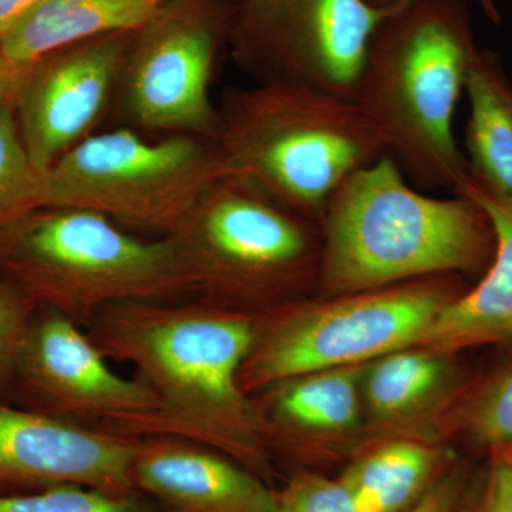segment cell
<instances>
[{
  "label": "cell",
  "mask_w": 512,
  "mask_h": 512,
  "mask_svg": "<svg viewBox=\"0 0 512 512\" xmlns=\"http://www.w3.org/2000/svg\"><path fill=\"white\" fill-rule=\"evenodd\" d=\"M481 491H483V483L477 485L474 491L473 498H471L470 507L467 512H481Z\"/></svg>",
  "instance_id": "obj_31"
},
{
  "label": "cell",
  "mask_w": 512,
  "mask_h": 512,
  "mask_svg": "<svg viewBox=\"0 0 512 512\" xmlns=\"http://www.w3.org/2000/svg\"><path fill=\"white\" fill-rule=\"evenodd\" d=\"M468 437L497 458L512 454V365L491 380L468 406Z\"/></svg>",
  "instance_id": "obj_23"
},
{
  "label": "cell",
  "mask_w": 512,
  "mask_h": 512,
  "mask_svg": "<svg viewBox=\"0 0 512 512\" xmlns=\"http://www.w3.org/2000/svg\"><path fill=\"white\" fill-rule=\"evenodd\" d=\"M458 295L456 275H439L319 301L302 299L265 313L242 365V389L254 396L291 377L367 365L416 348Z\"/></svg>",
  "instance_id": "obj_7"
},
{
  "label": "cell",
  "mask_w": 512,
  "mask_h": 512,
  "mask_svg": "<svg viewBox=\"0 0 512 512\" xmlns=\"http://www.w3.org/2000/svg\"><path fill=\"white\" fill-rule=\"evenodd\" d=\"M276 512H359V508L340 477L301 468L276 491Z\"/></svg>",
  "instance_id": "obj_24"
},
{
  "label": "cell",
  "mask_w": 512,
  "mask_h": 512,
  "mask_svg": "<svg viewBox=\"0 0 512 512\" xmlns=\"http://www.w3.org/2000/svg\"><path fill=\"white\" fill-rule=\"evenodd\" d=\"M447 356L409 348L367 363L362 377L365 423L393 429L443 402L458 379Z\"/></svg>",
  "instance_id": "obj_19"
},
{
  "label": "cell",
  "mask_w": 512,
  "mask_h": 512,
  "mask_svg": "<svg viewBox=\"0 0 512 512\" xmlns=\"http://www.w3.org/2000/svg\"><path fill=\"white\" fill-rule=\"evenodd\" d=\"M366 365L291 377L254 394L272 454L296 463L333 461L352 451L365 426L362 377Z\"/></svg>",
  "instance_id": "obj_14"
},
{
  "label": "cell",
  "mask_w": 512,
  "mask_h": 512,
  "mask_svg": "<svg viewBox=\"0 0 512 512\" xmlns=\"http://www.w3.org/2000/svg\"><path fill=\"white\" fill-rule=\"evenodd\" d=\"M258 318L198 299L121 302L97 313L86 326L90 338L110 360L130 363L156 399L153 412L117 434L197 441L272 485L275 457L239 379Z\"/></svg>",
  "instance_id": "obj_1"
},
{
  "label": "cell",
  "mask_w": 512,
  "mask_h": 512,
  "mask_svg": "<svg viewBox=\"0 0 512 512\" xmlns=\"http://www.w3.org/2000/svg\"><path fill=\"white\" fill-rule=\"evenodd\" d=\"M39 305L18 286L0 278V390L12 386L16 363Z\"/></svg>",
  "instance_id": "obj_25"
},
{
  "label": "cell",
  "mask_w": 512,
  "mask_h": 512,
  "mask_svg": "<svg viewBox=\"0 0 512 512\" xmlns=\"http://www.w3.org/2000/svg\"><path fill=\"white\" fill-rule=\"evenodd\" d=\"M157 9L154 0H42L0 37V49L13 67L28 70L67 47L136 32Z\"/></svg>",
  "instance_id": "obj_17"
},
{
  "label": "cell",
  "mask_w": 512,
  "mask_h": 512,
  "mask_svg": "<svg viewBox=\"0 0 512 512\" xmlns=\"http://www.w3.org/2000/svg\"><path fill=\"white\" fill-rule=\"evenodd\" d=\"M478 50L468 0H399L370 39L355 103L419 188L470 184L453 120Z\"/></svg>",
  "instance_id": "obj_2"
},
{
  "label": "cell",
  "mask_w": 512,
  "mask_h": 512,
  "mask_svg": "<svg viewBox=\"0 0 512 512\" xmlns=\"http://www.w3.org/2000/svg\"><path fill=\"white\" fill-rule=\"evenodd\" d=\"M43 174L20 136L15 103L0 109V228L42 208Z\"/></svg>",
  "instance_id": "obj_21"
},
{
  "label": "cell",
  "mask_w": 512,
  "mask_h": 512,
  "mask_svg": "<svg viewBox=\"0 0 512 512\" xmlns=\"http://www.w3.org/2000/svg\"><path fill=\"white\" fill-rule=\"evenodd\" d=\"M228 174L210 138L171 134L148 140L119 127L87 137L43 174L42 207L82 208L167 237Z\"/></svg>",
  "instance_id": "obj_8"
},
{
  "label": "cell",
  "mask_w": 512,
  "mask_h": 512,
  "mask_svg": "<svg viewBox=\"0 0 512 512\" xmlns=\"http://www.w3.org/2000/svg\"><path fill=\"white\" fill-rule=\"evenodd\" d=\"M167 237L208 305L261 316L318 288L322 224L239 175L215 181Z\"/></svg>",
  "instance_id": "obj_5"
},
{
  "label": "cell",
  "mask_w": 512,
  "mask_h": 512,
  "mask_svg": "<svg viewBox=\"0 0 512 512\" xmlns=\"http://www.w3.org/2000/svg\"><path fill=\"white\" fill-rule=\"evenodd\" d=\"M495 235L471 198L414 190L390 154L360 168L332 195L322 218L320 299L375 291L490 266Z\"/></svg>",
  "instance_id": "obj_3"
},
{
  "label": "cell",
  "mask_w": 512,
  "mask_h": 512,
  "mask_svg": "<svg viewBox=\"0 0 512 512\" xmlns=\"http://www.w3.org/2000/svg\"><path fill=\"white\" fill-rule=\"evenodd\" d=\"M501 460L507 461V464H508V466H510V470L512 473V454H510V456H508V457L501 458Z\"/></svg>",
  "instance_id": "obj_32"
},
{
  "label": "cell",
  "mask_w": 512,
  "mask_h": 512,
  "mask_svg": "<svg viewBox=\"0 0 512 512\" xmlns=\"http://www.w3.org/2000/svg\"><path fill=\"white\" fill-rule=\"evenodd\" d=\"M394 5L235 0L229 49L256 83L311 87L355 101L370 39Z\"/></svg>",
  "instance_id": "obj_10"
},
{
  "label": "cell",
  "mask_w": 512,
  "mask_h": 512,
  "mask_svg": "<svg viewBox=\"0 0 512 512\" xmlns=\"http://www.w3.org/2000/svg\"><path fill=\"white\" fill-rule=\"evenodd\" d=\"M235 0H171L134 32L117 90L127 127L215 141L212 76L231 42Z\"/></svg>",
  "instance_id": "obj_9"
},
{
  "label": "cell",
  "mask_w": 512,
  "mask_h": 512,
  "mask_svg": "<svg viewBox=\"0 0 512 512\" xmlns=\"http://www.w3.org/2000/svg\"><path fill=\"white\" fill-rule=\"evenodd\" d=\"M134 490L163 512H276V490L234 458L183 437H137Z\"/></svg>",
  "instance_id": "obj_15"
},
{
  "label": "cell",
  "mask_w": 512,
  "mask_h": 512,
  "mask_svg": "<svg viewBox=\"0 0 512 512\" xmlns=\"http://www.w3.org/2000/svg\"><path fill=\"white\" fill-rule=\"evenodd\" d=\"M0 512H163L146 495L60 485L39 493L0 497Z\"/></svg>",
  "instance_id": "obj_22"
},
{
  "label": "cell",
  "mask_w": 512,
  "mask_h": 512,
  "mask_svg": "<svg viewBox=\"0 0 512 512\" xmlns=\"http://www.w3.org/2000/svg\"><path fill=\"white\" fill-rule=\"evenodd\" d=\"M367 2H369L370 5L376 6V8H389V6L394 5V3L399 2V0H367ZM476 2L480 3L481 8H483L488 18L495 23L500 22V13H498L494 0H476Z\"/></svg>",
  "instance_id": "obj_30"
},
{
  "label": "cell",
  "mask_w": 512,
  "mask_h": 512,
  "mask_svg": "<svg viewBox=\"0 0 512 512\" xmlns=\"http://www.w3.org/2000/svg\"><path fill=\"white\" fill-rule=\"evenodd\" d=\"M481 512H512V473L507 461L495 458L481 491Z\"/></svg>",
  "instance_id": "obj_27"
},
{
  "label": "cell",
  "mask_w": 512,
  "mask_h": 512,
  "mask_svg": "<svg viewBox=\"0 0 512 512\" xmlns=\"http://www.w3.org/2000/svg\"><path fill=\"white\" fill-rule=\"evenodd\" d=\"M466 90L470 184L463 197L474 192L512 210V84L497 53L478 50Z\"/></svg>",
  "instance_id": "obj_18"
},
{
  "label": "cell",
  "mask_w": 512,
  "mask_h": 512,
  "mask_svg": "<svg viewBox=\"0 0 512 512\" xmlns=\"http://www.w3.org/2000/svg\"><path fill=\"white\" fill-rule=\"evenodd\" d=\"M109 360L79 323L39 306L12 386L28 409L119 433L130 421L153 412L156 399L137 377L114 372Z\"/></svg>",
  "instance_id": "obj_11"
},
{
  "label": "cell",
  "mask_w": 512,
  "mask_h": 512,
  "mask_svg": "<svg viewBox=\"0 0 512 512\" xmlns=\"http://www.w3.org/2000/svg\"><path fill=\"white\" fill-rule=\"evenodd\" d=\"M0 278L84 328L114 303L192 296L168 237L138 238L82 208H36L0 228Z\"/></svg>",
  "instance_id": "obj_6"
},
{
  "label": "cell",
  "mask_w": 512,
  "mask_h": 512,
  "mask_svg": "<svg viewBox=\"0 0 512 512\" xmlns=\"http://www.w3.org/2000/svg\"><path fill=\"white\" fill-rule=\"evenodd\" d=\"M158 6L164 5V3L171 2V0H154Z\"/></svg>",
  "instance_id": "obj_33"
},
{
  "label": "cell",
  "mask_w": 512,
  "mask_h": 512,
  "mask_svg": "<svg viewBox=\"0 0 512 512\" xmlns=\"http://www.w3.org/2000/svg\"><path fill=\"white\" fill-rule=\"evenodd\" d=\"M133 36L97 37L25 70L13 103L23 144L40 173L94 134L116 101Z\"/></svg>",
  "instance_id": "obj_12"
},
{
  "label": "cell",
  "mask_w": 512,
  "mask_h": 512,
  "mask_svg": "<svg viewBox=\"0 0 512 512\" xmlns=\"http://www.w3.org/2000/svg\"><path fill=\"white\" fill-rule=\"evenodd\" d=\"M218 114L228 173L320 224L343 181L386 154L355 101L311 87H232Z\"/></svg>",
  "instance_id": "obj_4"
},
{
  "label": "cell",
  "mask_w": 512,
  "mask_h": 512,
  "mask_svg": "<svg viewBox=\"0 0 512 512\" xmlns=\"http://www.w3.org/2000/svg\"><path fill=\"white\" fill-rule=\"evenodd\" d=\"M137 437L0 402V497L83 485L131 493Z\"/></svg>",
  "instance_id": "obj_13"
},
{
  "label": "cell",
  "mask_w": 512,
  "mask_h": 512,
  "mask_svg": "<svg viewBox=\"0 0 512 512\" xmlns=\"http://www.w3.org/2000/svg\"><path fill=\"white\" fill-rule=\"evenodd\" d=\"M476 488L466 468L450 464L419 503L407 512H467Z\"/></svg>",
  "instance_id": "obj_26"
},
{
  "label": "cell",
  "mask_w": 512,
  "mask_h": 512,
  "mask_svg": "<svg viewBox=\"0 0 512 512\" xmlns=\"http://www.w3.org/2000/svg\"><path fill=\"white\" fill-rule=\"evenodd\" d=\"M490 218L493 261L473 291L441 309L416 348L451 355L483 345H512V210L480 194H468Z\"/></svg>",
  "instance_id": "obj_16"
},
{
  "label": "cell",
  "mask_w": 512,
  "mask_h": 512,
  "mask_svg": "<svg viewBox=\"0 0 512 512\" xmlns=\"http://www.w3.org/2000/svg\"><path fill=\"white\" fill-rule=\"evenodd\" d=\"M23 74H25V70L13 67L0 49V109L15 101Z\"/></svg>",
  "instance_id": "obj_28"
},
{
  "label": "cell",
  "mask_w": 512,
  "mask_h": 512,
  "mask_svg": "<svg viewBox=\"0 0 512 512\" xmlns=\"http://www.w3.org/2000/svg\"><path fill=\"white\" fill-rule=\"evenodd\" d=\"M42 0H0V37L9 32L20 19Z\"/></svg>",
  "instance_id": "obj_29"
},
{
  "label": "cell",
  "mask_w": 512,
  "mask_h": 512,
  "mask_svg": "<svg viewBox=\"0 0 512 512\" xmlns=\"http://www.w3.org/2000/svg\"><path fill=\"white\" fill-rule=\"evenodd\" d=\"M450 467L440 450L420 440H389L370 448L340 474L359 512H407Z\"/></svg>",
  "instance_id": "obj_20"
}]
</instances>
